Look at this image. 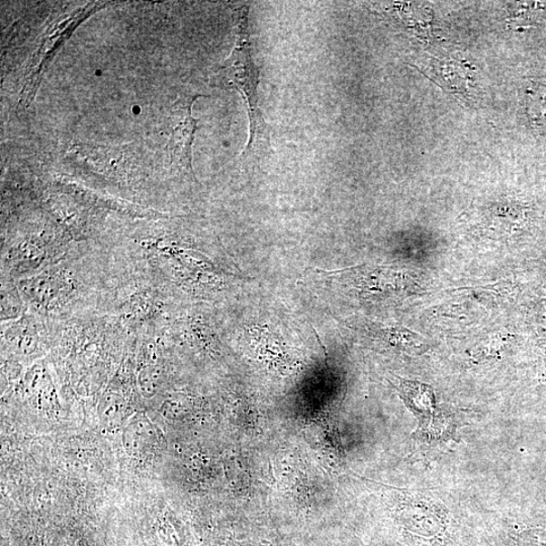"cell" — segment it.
<instances>
[{
	"label": "cell",
	"mask_w": 546,
	"mask_h": 546,
	"mask_svg": "<svg viewBox=\"0 0 546 546\" xmlns=\"http://www.w3.org/2000/svg\"><path fill=\"white\" fill-rule=\"evenodd\" d=\"M110 277L106 247L84 245L58 263L15 283L30 311L50 322H62L98 313Z\"/></svg>",
	"instance_id": "cell-1"
},
{
	"label": "cell",
	"mask_w": 546,
	"mask_h": 546,
	"mask_svg": "<svg viewBox=\"0 0 546 546\" xmlns=\"http://www.w3.org/2000/svg\"><path fill=\"white\" fill-rule=\"evenodd\" d=\"M248 12V6H243L239 12L235 48L227 65L223 68L225 80L244 95L247 103L250 127L249 141L244 151L247 156L272 150L271 129L259 107V69L251 47Z\"/></svg>",
	"instance_id": "cell-2"
},
{
	"label": "cell",
	"mask_w": 546,
	"mask_h": 546,
	"mask_svg": "<svg viewBox=\"0 0 546 546\" xmlns=\"http://www.w3.org/2000/svg\"><path fill=\"white\" fill-rule=\"evenodd\" d=\"M397 388L416 415H428L435 409L436 398L430 387L400 379V385Z\"/></svg>",
	"instance_id": "cell-3"
},
{
	"label": "cell",
	"mask_w": 546,
	"mask_h": 546,
	"mask_svg": "<svg viewBox=\"0 0 546 546\" xmlns=\"http://www.w3.org/2000/svg\"><path fill=\"white\" fill-rule=\"evenodd\" d=\"M2 280V323H5L19 319L29 308L15 282L4 277Z\"/></svg>",
	"instance_id": "cell-4"
},
{
	"label": "cell",
	"mask_w": 546,
	"mask_h": 546,
	"mask_svg": "<svg viewBox=\"0 0 546 546\" xmlns=\"http://www.w3.org/2000/svg\"><path fill=\"white\" fill-rule=\"evenodd\" d=\"M527 114L535 127H546V84H534L527 91Z\"/></svg>",
	"instance_id": "cell-5"
},
{
	"label": "cell",
	"mask_w": 546,
	"mask_h": 546,
	"mask_svg": "<svg viewBox=\"0 0 546 546\" xmlns=\"http://www.w3.org/2000/svg\"><path fill=\"white\" fill-rule=\"evenodd\" d=\"M132 112H133L134 115H139L141 112V108L139 107V106H134L132 108Z\"/></svg>",
	"instance_id": "cell-6"
},
{
	"label": "cell",
	"mask_w": 546,
	"mask_h": 546,
	"mask_svg": "<svg viewBox=\"0 0 546 546\" xmlns=\"http://www.w3.org/2000/svg\"><path fill=\"white\" fill-rule=\"evenodd\" d=\"M95 74H97V76H101L102 74L101 71H97V72H95Z\"/></svg>",
	"instance_id": "cell-7"
}]
</instances>
